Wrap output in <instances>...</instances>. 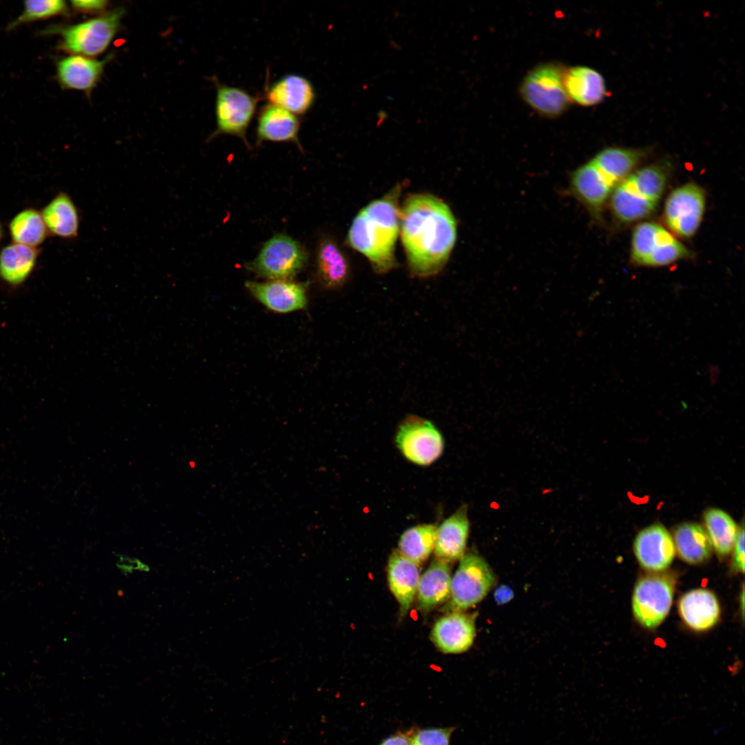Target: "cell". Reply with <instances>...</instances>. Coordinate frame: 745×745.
Instances as JSON below:
<instances>
[{
  "label": "cell",
  "mask_w": 745,
  "mask_h": 745,
  "mask_svg": "<svg viewBox=\"0 0 745 745\" xmlns=\"http://www.w3.org/2000/svg\"><path fill=\"white\" fill-rule=\"evenodd\" d=\"M301 120L297 115L268 103L259 110L256 125L257 144L264 141L287 142L302 147L299 139Z\"/></svg>",
  "instance_id": "cell-17"
},
{
  "label": "cell",
  "mask_w": 745,
  "mask_h": 745,
  "mask_svg": "<svg viewBox=\"0 0 745 745\" xmlns=\"http://www.w3.org/2000/svg\"><path fill=\"white\" fill-rule=\"evenodd\" d=\"M41 214L49 235L65 239L78 236L79 215L76 205L64 192L57 194L42 209Z\"/></svg>",
  "instance_id": "cell-23"
},
{
  "label": "cell",
  "mask_w": 745,
  "mask_h": 745,
  "mask_svg": "<svg viewBox=\"0 0 745 745\" xmlns=\"http://www.w3.org/2000/svg\"><path fill=\"white\" fill-rule=\"evenodd\" d=\"M674 584L666 575L644 576L636 584L632 599L635 619L643 626L653 628L668 615L673 602Z\"/></svg>",
  "instance_id": "cell-9"
},
{
  "label": "cell",
  "mask_w": 745,
  "mask_h": 745,
  "mask_svg": "<svg viewBox=\"0 0 745 745\" xmlns=\"http://www.w3.org/2000/svg\"><path fill=\"white\" fill-rule=\"evenodd\" d=\"M644 155L641 150L612 147L601 150L590 161L615 188L631 174Z\"/></svg>",
  "instance_id": "cell-25"
},
{
  "label": "cell",
  "mask_w": 745,
  "mask_h": 745,
  "mask_svg": "<svg viewBox=\"0 0 745 745\" xmlns=\"http://www.w3.org/2000/svg\"><path fill=\"white\" fill-rule=\"evenodd\" d=\"M437 526L422 524L406 529L400 536L397 550L413 562L420 564L434 551Z\"/></svg>",
  "instance_id": "cell-30"
},
{
  "label": "cell",
  "mask_w": 745,
  "mask_h": 745,
  "mask_svg": "<svg viewBox=\"0 0 745 745\" xmlns=\"http://www.w3.org/2000/svg\"><path fill=\"white\" fill-rule=\"evenodd\" d=\"M246 288L262 304L277 312L286 313L305 308L308 283L273 280L266 283L247 281Z\"/></svg>",
  "instance_id": "cell-15"
},
{
  "label": "cell",
  "mask_w": 745,
  "mask_h": 745,
  "mask_svg": "<svg viewBox=\"0 0 745 745\" xmlns=\"http://www.w3.org/2000/svg\"><path fill=\"white\" fill-rule=\"evenodd\" d=\"M10 235L14 243L37 248L49 233L41 212L28 208L15 215L8 224Z\"/></svg>",
  "instance_id": "cell-29"
},
{
  "label": "cell",
  "mask_w": 745,
  "mask_h": 745,
  "mask_svg": "<svg viewBox=\"0 0 745 745\" xmlns=\"http://www.w3.org/2000/svg\"><path fill=\"white\" fill-rule=\"evenodd\" d=\"M633 548L639 564L653 572L667 568L675 554L673 537L660 524L650 525L642 530L635 539Z\"/></svg>",
  "instance_id": "cell-14"
},
{
  "label": "cell",
  "mask_w": 745,
  "mask_h": 745,
  "mask_svg": "<svg viewBox=\"0 0 745 745\" xmlns=\"http://www.w3.org/2000/svg\"><path fill=\"white\" fill-rule=\"evenodd\" d=\"M610 198L613 215L622 223L644 219L650 215L657 206L639 195L626 178L615 186Z\"/></svg>",
  "instance_id": "cell-27"
},
{
  "label": "cell",
  "mask_w": 745,
  "mask_h": 745,
  "mask_svg": "<svg viewBox=\"0 0 745 745\" xmlns=\"http://www.w3.org/2000/svg\"><path fill=\"white\" fill-rule=\"evenodd\" d=\"M496 576L488 562L476 552H468L459 559L451 579L450 595L445 606L448 613L464 612L488 595L496 584Z\"/></svg>",
  "instance_id": "cell-3"
},
{
  "label": "cell",
  "mask_w": 745,
  "mask_h": 745,
  "mask_svg": "<svg viewBox=\"0 0 745 745\" xmlns=\"http://www.w3.org/2000/svg\"><path fill=\"white\" fill-rule=\"evenodd\" d=\"M563 81L569 99L581 106L596 105L606 95L604 77L590 67L570 68L563 74Z\"/></svg>",
  "instance_id": "cell-22"
},
{
  "label": "cell",
  "mask_w": 745,
  "mask_h": 745,
  "mask_svg": "<svg viewBox=\"0 0 745 745\" xmlns=\"http://www.w3.org/2000/svg\"><path fill=\"white\" fill-rule=\"evenodd\" d=\"M691 253L670 232L662 227L657 241L644 262L645 266H662L688 258Z\"/></svg>",
  "instance_id": "cell-33"
},
{
  "label": "cell",
  "mask_w": 745,
  "mask_h": 745,
  "mask_svg": "<svg viewBox=\"0 0 745 745\" xmlns=\"http://www.w3.org/2000/svg\"><path fill=\"white\" fill-rule=\"evenodd\" d=\"M470 533L467 506L463 504L437 526L435 554L437 559L450 563L466 553Z\"/></svg>",
  "instance_id": "cell-18"
},
{
  "label": "cell",
  "mask_w": 745,
  "mask_h": 745,
  "mask_svg": "<svg viewBox=\"0 0 745 745\" xmlns=\"http://www.w3.org/2000/svg\"><path fill=\"white\" fill-rule=\"evenodd\" d=\"M37 248L12 242L0 251V278L11 286L23 284L35 268Z\"/></svg>",
  "instance_id": "cell-24"
},
{
  "label": "cell",
  "mask_w": 745,
  "mask_h": 745,
  "mask_svg": "<svg viewBox=\"0 0 745 745\" xmlns=\"http://www.w3.org/2000/svg\"><path fill=\"white\" fill-rule=\"evenodd\" d=\"M112 55L98 60L71 54L60 59L57 64V77L63 88L83 91L90 94L99 81L106 65Z\"/></svg>",
  "instance_id": "cell-16"
},
{
  "label": "cell",
  "mask_w": 745,
  "mask_h": 745,
  "mask_svg": "<svg viewBox=\"0 0 745 745\" xmlns=\"http://www.w3.org/2000/svg\"><path fill=\"white\" fill-rule=\"evenodd\" d=\"M662 226L654 222H643L634 229L630 259L635 265L643 266L654 248Z\"/></svg>",
  "instance_id": "cell-34"
},
{
  "label": "cell",
  "mask_w": 745,
  "mask_h": 745,
  "mask_svg": "<svg viewBox=\"0 0 745 745\" xmlns=\"http://www.w3.org/2000/svg\"><path fill=\"white\" fill-rule=\"evenodd\" d=\"M667 178V170L664 166L653 164L636 170L626 179L639 195L658 204L664 191Z\"/></svg>",
  "instance_id": "cell-32"
},
{
  "label": "cell",
  "mask_w": 745,
  "mask_h": 745,
  "mask_svg": "<svg viewBox=\"0 0 745 745\" xmlns=\"http://www.w3.org/2000/svg\"><path fill=\"white\" fill-rule=\"evenodd\" d=\"M67 8L66 3L62 0L26 1L21 14L8 28L59 15L67 12Z\"/></svg>",
  "instance_id": "cell-35"
},
{
  "label": "cell",
  "mask_w": 745,
  "mask_h": 745,
  "mask_svg": "<svg viewBox=\"0 0 745 745\" xmlns=\"http://www.w3.org/2000/svg\"><path fill=\"white\" fill-rule=\"evenodd\" d=\"M451 579L450 563L434 560L420 575L416 594L417 608L426 613L448 601Z\"/></svg>",
  "instance_id": "cell-21"
},
{
  "label": "cell",
  "mask_w": 745,
  "mask_h": 745,
  "mask_svg": "<svg viewBox=\"0 0 745 745\" xmlns=\"http://www.w3.org/2000/svg\"><path fill=\"white\" fill-rule=\"evenodd\" d=\"M678 608L685 624L697 631L712 628L720 615V607L715 595L703 588L685 593L679 599Z\"/></svg>",
  "instance_id": "cell-20"
},
{
  "label": "cell",
  "mask_w": 745,
  "mask_h": 745,
  "mask_svg": "<svg viewBox=\"0 0 745 745\" xmlns=\"http://www.w3.org/2000/svg\"><path fill=\"white\" fill-rule=\"evenodd\" d=\"M675 551L679 557L691 564L708 559L712 545L706 530L699 524L686 522L677 526L673 537Z\"/></svg>",
  "instance_id": "cell-26"
},
{
  "label": "cell",
  "mask_w": 745,
  "mask_h": 745,
  "mask_svg": "<svg viewBox=\"0 0 745 745\" xmlns=\"http://www.w3.org/2000/svg\"><path fill=\"white\" fill-rule=\"evenodd\" d=\"M705 206L704 190L695 183H686L668 195L664 206V220L677 236L691 237L700 226Z\"/></svg>",
  "instance_id": "cell-10"
},
{
  "label": "cell",
  "mask_w": 745,
  "mask_h": 745,
  "mask_svg": "<svg viewBox=\"0 0 745 745\" xmlns=\"http://www.w3.org/2000/svg\"><path fill=\"white\" fill-rule=\"evenodd\" d=\"M522 95L534 110L546 116H556L566 109L569 97L564 88L563 73L557 66L536 67L525 77Z\"/></svg>",
  "instance_id": "cell-8"
},
{
  "label": "cell",
  "mask_w": 745,
  "mask_h": 745,
  "mask_svg": "<svg viewBox=\"0 0 745 745\" xmlns=\"http://www.w3.org/2000/svg\"><path fill=\"white\" fill-rule=\"evenodd\" d=\"M380 745H410V744L407 735L399 733L387 737Z\"/></svg>",
  "instance_id": "cell-40"
},
{
  "label": "cell",
  "mask_w": 745,
  "mask_h": 745,
  "mask_svg": "<svg viewBox=\"0 0 745 745\" xmlns=\"http://www.w3.org/2000/svg\"><path fill=\"white\" fill-rule=\"evenodd\" d=\"M399 194V188H395L368 203L354 218L348 230L349 244L369 260L377 273L388 272L397 265L395 246L400 225Z\"/></svg>",
  "instance_id": "cell-2"
},
{
  "label": "cell",
  "mask_w": 745,
  "mask_h": 745,
  "mask_svg": "<svg viewBox=\"0 0 745 745\" xmlns=\"http://www.w3.org/2000/svg\"><path fill=\"white\" fill-rule=\"evenodd\" d=\"M572 193L595 219H602V211L615 187L590 160L571 172Z\"/></svg>",
  "instance_id": "cell-11"
},
{
  "label": "cell",
  "mask_w": 745,
  "mask_h": 745,
  "mask_svg": "<svg viewBox=\"0 0 745 745\" xmlns=\"http://www.w3.org/2000/svg\"><path fill=\"white\" fill-rule=\"evenodd\" d=\"M265 97L270 104L302 115L313 106L316 92L312 83L305 77L288 74L266 86Z\"/></svg>",
  "instance_id": "cell-13"
},
{
  "label": "cell",
  "mask_w": 745,
  "mask_h": 745,
  "mask_svg": "<svg viewBox=\"0 0 745 745\" xmlns=\"http://www.w3.org/2000/svg\"><path fill=\"white\" fill-rule=\"evenodd\" d=\"M117 555L119 556V560L117 561L116 566L123 575L130 574L134 570L147 572L150 570L148 566L143 564L137 558L130 557L123 555Z\"/></svg>",
  "instance_id": "cell-38"
},
{
  "label": "cell",
  "mask_w": 745,
  "mask_h": 745,
  "mask_svg": "<svg viewBox=\"0 0 745 745\" xmlns=\"http://www.w3.org/2000/svg\"><path fill=\"white\" fill-rule=\"evenodd\" d=\"M455 728H433L417 731L410 739V745H449Z\"/></svg>",
  "instance_id": "cell-36"
},
{
  "label": "cell",
  "mask_w": 745,
  "mask_h": 745,
  "mask_svg": "<svg viewBox=\"0 0 745 745\" xmlns=\"http://www.w3.org/2000/svg\"><path fill=\"white\" fill-rule=\"evenodd\" d=\"M395 441L407 460L421 466L433 464L444 449L441 432L430 421L415 415L408 416L401 421Z\"/></svg>",
  "instance_id": "cell-7"
},
{
  "label": "cell",
  "mask_w": 745,
  "mask_h": 745,
  "mask_svg": "<svg viewBox=\"0 0 745 745\" xmlns=\"http://www.w3.org/2000/svg\"><path fill=\"white\" fill-rule=\"evenodd\" d=\"M124 10L115 9L60 30L61 47L77 55L93 57L103 53L119 30Z\"/></svg>",
  "instance_id": "cell-5"
},
{
  "label": "cell",
  "mask_w": 745,
  "mask_h": 745,
  "mask_svg": "<svg viewBox=\"0 0 745 745\" xmlns=\"http://www.w3.org/2000/svg\"><path fill=\"white\" fill-rule=\"evenodd\" d=\"M2 237H3V228H2V225H1V221H0V241L2 239Z\"/></svg>",
  "instance_id": "cell-42"
},
{
  "label": "cell",
  "mask_w": 745,
  "mask_h": 745,
  "mask_svg": "<svg viewBox=\"0 0 745 745\" xmlns=\"http://www.w3.org/2000/svg\"><path fill=\"white\" fill-rule=\"evenodd\" d=\"M733 569L744 571V525L739 529L737 537L733 547Z\"/></svg>",
  "instance_id": "cell-37"
},
{
  "label": "cell",
  "mask_w": 745,
  "mask_h": 745,
  "mask_svg": "<svg viewBox=\"0 0 745 745\" xmlns=\"http://www.w3.org/2000/svg\"><path fill=\"white\" fill-rule=\"evenodd\" d=\"M513 593L511 590H508L507 587H501L495 593V599L497 602L503 603L505 601H508L512 597Z\"/></svg>",
  "instance_id": "cell-41"
},
{
  "label": "cell",
  "mask_w": 745,
  "mask_h": 745,
  "mask_svg": "<svg viewBox=\"0 0 745 745\" xmlns=\"http://www.w3.org/2000/svg\"><path fill=\"white\" fill-rule=\"evenodd\" d=\"M71 4L77 11L85 13H97L106 9L108 1L103 0H77L71 1Z\"/></svg>",
  "instance_id": "cell-39"
},
{
  "label": "cell",
  "mask_w": 745,
  "mask_h": 745,
  "mask_svg": "<svg viewBox=\"0 0 745 745\" xmlns=\"http://www.w3.org/2000/svg\"><path fill=\"white\" fill-rule=\"evenodd\" d=\"M307 260V252L299 242L286 235L279 234L266 241L258 255L246 266L259 276L287 280L301 271Z\"/></svg>",
  "instance_id": "cell-6"
},
{
  "label": "cell",
  "mask_w": 745,
  "mask_h": 745,
  "mask_svg": "<svg viewBox=\"0 0 745 745\" xmlns=\"http://www.w3.org/2000/svg\"><path fill=\"white\" fill-rule=\"evenodd\" d=\"M212 82L216 88V128L208 140L219 135H232L240 138L250 148L246 132L260 98L243 88L221 83L216 77H212Z\"/></svg>",
  "instance_id": "cell-4"
},
{
  "label": "cell",
  "mask_w": 745,
  "mask_h": 745,
  "mask_svg": "<svg viewBox=\"0 0 745 745\" xmlns=\"http://www.w3.org/2000/svg\"><path fill=\"white\" fill-rule=\"evenodd\" d=\"M419 565L397 550L390 554L387 565L389 588L398 602L401 615L406 614L416 596L420 578Z\"/></svg>",
  "instance_id": "cell-19"
},
{
  "label": "cell",
  "mask_w": 745,
  "mask_h": 745,
  "mask_svg": "<svg viewBox=\"0 0 745 745\" xmlns=\"http://www.w3.org/2000/svg\"><path fill=\"white\" fill-rule=\"evenodd\" d=\"M399 221L411 274L419 277L437 274L457 240V221L449 206L431 195H413L405 201Z\"/></svg>",
  "instance_id": "cell-1"
},
{
  "label": "cell",
  "mask_w": 745,
  "mask_h": 745,
  "mask_svg": "<svg viewBox=\"0 0 745 745\" xmlns=\"http://www.w3.org/2000/svg\"><path fill=\"white\" fill-rule=\"evenodd\" d=\"M704 521L712 547L721 556L730 554L739 532L732 517L722 510L710 508L704 513Z\"/></svg>",
  "instance_id": "cell-31"
},
{
  "label": "cell",
  "mask_w": 745,
  "mask_h": 745,
  "mask_svg": "<svg viewBox=\"0 0 745 745\" xmlns=\"http://www.w3.org/2000/svg\"><path fill=\"white\" fill-rule=\"evenodd\" d=\"M317 268L321 282L328 288L341 286L349 275V264L344 254L330 239H324L318 248Z\"/></svg>",
  "instance_id": "cell-28"
},
{
  "label": "cell",
  "mask_w": 745,
  "mask_h": 745,
  "mask_svg": "<svg viewBox=\"0 0 745 745\" xmlns=\"http://www.w3.org/2000/svg\"><path fill=\"white\" fill-rule=\"evenodd\" d=\"M476 615L452 612L439 618L431 631V639L443 653L459 654L468 650L475 635Z\"/></svg>",
  "instance_id": "cell-12"
}]
</instances>
